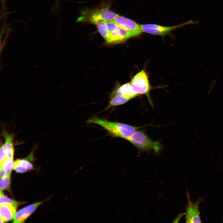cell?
<instances>
[{
    "label": "cell",
    "instance_id": "obj_11",
    "mask_svg": "<svg viewBox=\"0 0 223 223\" xmlns=\"http://www.w3.org/2000/svg\"><path fill=\"white\" fill-rule=\"evenodd\" d=\"M118 96H125L132 99L137 96L132 90L130 82L125 84L116 89L111 94L110 97L112 98Z\"/></svg>",
    "mask_w": 223,
    "mask_h": 223
},
{
    "label": "cell",
    "instance_id": "obj_2",
    "mask_svg": "<svg viewBox=\"0 0 223 223\" xmlns=\"http://www.w3.org/2000/svg\"><path fill=\"white\" fill-rule=\"evenodd\" d=\"M118 15L107 7L92 10L86 9L81 13L77 21L88 22L96 25L101 22L113 21Z\"/></svg>",
    "mask_w": 223,
    "mask_h": 223
},
{
    "label": "cell",
    "instance_id": "obj_7",
    "mask_svg": "<svg viewBox=\"0 0 223 223\" xmlns=\"http://www.w3.org/2000/svg\"><path fill=\"white\" fill-rule=\"evenodd\" d=\"M113 21L131 33L135 37L138 36L143 32L141 24L126 17L119 15Z\"/></svg>",
    "mask_w": 223,
    "mask_h": 223
},
{
    "label": "cell",
    "instance_id": "obj_14",
    "mask_svg": "<svg viewBox=\"0 0 223 223\" xmlns=\"http://www.w3.org/2000/svg\"><path fill=\"white\" fill-rule=\"evenodd\" d=\"M33 168L32 164L27 160L17 159L14 162L13 169L17 172L22 173Z\"/></svg>",
    "mask_w": 223,
    "mask_h": 223
},
{
    "label": "cell",
    "instance_id": "obj_6",
    "mask_svg": "<svg viewBox=\"0 0 223 223\" xmlns=\"http://www.w3.org/2000/svg\"><path fill=\"white\" fill-rule=\"evenodd\" d=\"M188 203L186 207L185 219L186 223H200V212L199 210V204L201 200L199 198L195 202L190 200L188 193H187Z\"/></svg>",
    "mask_w": 223,
    "mask_h": 223
},
{
    "label": "cell",
    "instance_id": "obj_15",
    "mask_svg": "<svg viewBox=\"0 0 223 223\" xmlns=\"http://www.w3.org/2000/svg\"><path fill=\"white\" fill-rule=\"evenodd\" d=\"M131 99L129 97L123 96H115L112 98L106 109L124 104Z\"/></svg>",
    "mask_w": 223,
    "mask_h": 223
},
{
    "label": "cell",
    "instance_id": "obj_17",
    "mask_svg": "<svg viewBox=\"0 0 223 223\" xmlns=\"http://www.w3.org/2000/svg\"><path fill=\"white\" fill-rule=\"evenodd\" d=\"M96 25L99 32L106 40L108 35L106 22H99Z\"/></svg>",
    "mask_w": 223,
    "mask_h": 223
},
{
    "label": "cell",
    "instance_id": "obj_10",
    "mask_svg": "<svg viewBox=\"0 0 223 223\" xmlns=\"http://www.w3.org/2000/svg\"><path fill=\"white\" fill-rule=\"evenodd\" d=\"M17 207L8 204L0 205V223L6 222L13 219L16 213Z\"/></svg>",
    "mask_w": 223,
    "mask_h": 223
},
{
    "label": "cell",
    "instance_id": "obj_19",
    "mask_svg": "<svg viewBox=\"0 0 223 223\" xmlns=\"http://www.w3.org/2000/svg\"><path fill=\"white\" fill-rule=\"evenodd\" d=\"M7 158L5 153L4 151L2 145H1L0 147V162H2Z\"/></svg>",
    "mask_w": 223,
    "mask_h": 223
},
{
    "label": "cell",
    "instance_id": "obj_18",
    "mask_svg": "<svg viewBox=\"0 0 223 223\" xmlns=\"http://www.w3.org/2000/svg\"><path fill=\"white\" fill-rule=\"evenodd\" d=\"M10 175L1 178L0 182V191H2L9 189L10 184Z\"/></svg>",
    "mask_w": 223,
    "mask_h": 223
},
{
    "label": "cell",
    "instance_id": "obj_9",
    "mask_svg": "<svg viewBox=\"0 0 223 223\" xmlns=\"http://www.w3.org/2000/svg\"><path fill=\"white\" fill-rule=\"evenodd\" d=\"M43 202H36L26 206L16 212L13 219V223H22L30 216Z\"/></svg>",
    "mask_w": 223,
    "mask_h": 223
},
{
    "label": "cell",
    "instance_id": "obj_3",
    "mask_svg": "<svg viewBox=\"0 0 223 223\" xmlns=\"http://www.w3.org/2000/svg\"><path fill=\"white\" fill-rule=\"evenodd\" d=\"M126 140L138 149L143 151L152 150L158 153L162 149L159 142L152 140L142 130H137Z\"/></svg>",
    "mask_w": 223,
    "mask_h": 223
},
{
    "label": "cell",
    "instance_id": "obj_16",
    "mask_svg": "<svg viewBox=\"0 0 223 223\" xmlns=\"http://www.w3.org/2000/svg\"><path fill=\"white\" fill-rule=\"evenodd\" d=\"M24 202H20L15 201L8 198L2 192L0 191V204H8L14 205L18 207V206L24 203Z\"/></svg>",
    "mask_w": 223,
    "mask_h": 223
},
{
    "label": "cell",
    "instance_id": "obj_5",
    "mask_svg": "<svg viewBox=\"0 0 223 223\" xmlns=\"http://www.w3.org/2000/svg\"><path fill=\"white\" fill-rule=\"evenodd\" d=\"M130 83L132 90L134 94L137 96L145 94L148 97L150 86L148 77L144 70L134 76Z\"/></svg>",
    "mask_w": 223,
    "mask_h": 223
},
{
    "label": "cell",
    "instance_id": "obj_8",
    "mask_svg": "<svg viewBox=\"0 0 223 223\" xmlns=\"http://www.w3.org/2000/svg\"><path fill=\"white\" fill-rule=\"evenodd\" d=\"M133 37H135L133 33L118 25L116 29L108 33L106 40L108 43H117Z\"/></svg>",
    "mask_w": 223,
    "mask_h": 223
},
{
    "label": "cell",
    "instance_id": "obj_1",
    "mask_svg": "<svg viewBox=\"0 0 223 223\" xmlns=\"http://www.w3.org/2000/svg\"><path fill=\"white\" fill-rule=\"evenodd\" d=\"M87 122L102 127L113 137L125 139L131 136L140 128L120 122L110 121L95 117L90 118Z\"/></svg>",
    "mask_w": 223,
    "mask_h": 223
},
{
    "label": "cell",
    "instance_id": "obj_4",
    "mask_svg": "<svg viewBox=\"0 0 223 223\" xmlns=\"http://www.w3.org/2000/svg\"><path fill=\"white\" fill-rule=\"evenodd\" d=\"M198 23V21L191 20L181 24L169 26L155 24H141V26L143 32L154 35L164 36L169 34L172 31L177 28L188 24H197Z\"/></svg>",
    "mask_w": 223,
    "mask_h": 223
},
{
    "label": "cell",
    "instance_id": "obj_13",
    "mask_svg": "<svg viewBox=\"0 0 223 223\" xmlns=\"http://www.w3.org/2000/svg\"><path fill=\"white\" fill-rule=\"evenodd\" d=\"M0 175L1 178L10 175L14 165L13 160L7 158L0 162Z\"/></svg>",
    "mask_w": 223,
    "mask_h": 223
},
{
    "label": "cell",
    "instance_id": "obj_12",
    "mask_svg": "<svg viewBox=\"0 0 223 223\" xmlns=\"http://www.w3.org/2000/svg\"><path fill=\"white\" fill-rule=\"evenodd\" d=\"M13 136L11 134L5 136V142L2 144L7 158L13 160L14 150L13 147Z\"/></svg>",
    "mask_w": 223,
    "mask_h": 223
}]
</instances>
